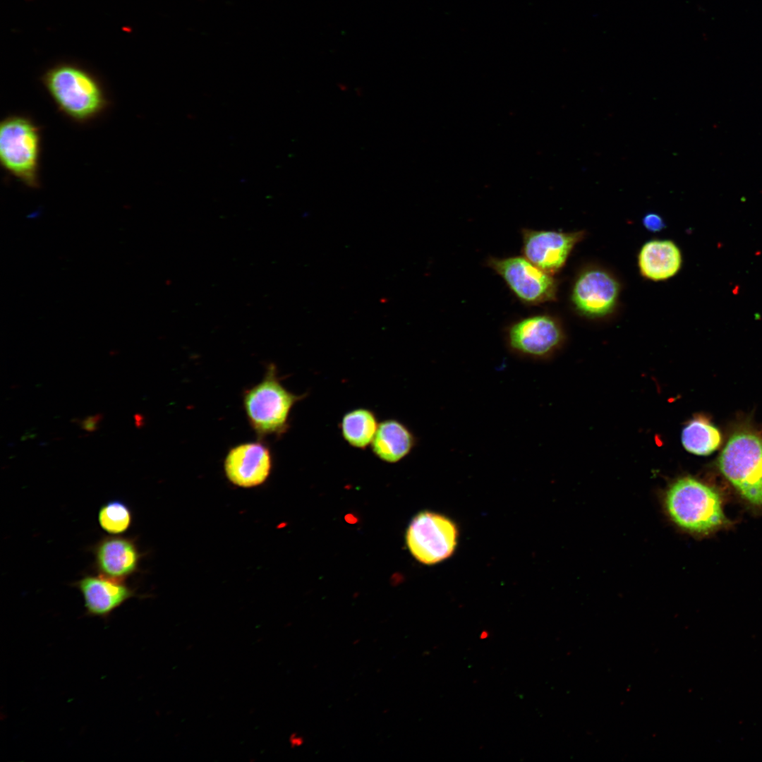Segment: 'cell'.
Segmentation results:
<instances>
[{"label": "cell", "mask_w": 762, "mask_h": 762, "mask_svg": "<svg viewBox=\"0 0 762 762\" xmlns=\"http://www.w3.org/2000/svg\"><path fill=\"white\" fill-rule=\"evenodd\" d=\"M41 81L57 109L75 123H89L109 107L100 80L78 65L58 64L44 73Z\"/></svg>", "instance_id": "cell-1"}, {"label": "cell", "mask_w": 762, "mask_h": 762, "mask_svg": "<svg viewBox=\"0 0 762 762\" xmlns=\"http://www.w3.org/2000/svg\"><path fill=\"white\" fill-rule=\"evenodd\" d=\"M663 504L671 521L689 532L706 533L725 520L716 491L691 477L673 481L665 492Z\"/></svg>", "instance_id": "cell-2"}, {"label": "cell", "mask_w": 762, "mask_h": 762, "mask_svg": "<svg viewBox=\"0 0 762 762\" xmlns=\"http://www.w3.org/2000/svg\"><path fill=\"white\" fill-rule=\"evenodd\" d=\"M41 129L32 119L11 114L1 121V165L8 174L32 189L41 186Z\"/></svg>", "instance_id": "cell-3"}, {"label": "cell", "mask_w": 762, "mask_h": 762, "mask_svg": "<svg viewBox=\"0 0 762 762\" xmlns=\"http://www.w3.org/2000/svg\"><path fill=\"white\" fill-rule=\"evenodd\" d=\"M303 397L286 389L277 375L276 366L270 364L262 380L243 396L248 422L258 438L284 433L288 428L291 409Z\"/></svg>", "instance_id": "cell-4"}, {"label": "cell", "mask_w": 762, "mask_h": 762, "mask_svg": "<svg viewBox=\"0 0 762 762\" xmlns=\"http://www.w3.org/2000/svg\"><path fill=\"white\" fill-rule=\"evenodd\" d=\"M719 468L750 502L762 507V438L749 431L734 433L722 451Z\"/></svg>", "instance_id": "cell-5"}, {"label": "cell", "mask_w": 762, "mask_h": 762, "mask_svg": "<svg viewBox=\"0 0 762 762\" xmlns=\"http://www.w3.org/2000/svg\"><path fill=\"white\" fill-rule=\"evenodd\" d=\"M505 339L512 354L524 359L544 361L562 347L564 332L556 318L548 314H537L509 325Z\"/></svg>", "instance_id": "cell-6"}, {"label": "cell", "mask_w": 762, "mask_h": 762, "mask_svg": "<svg viewBox=\"0 0 762 762\" xmlns=\"http://www.w3.org/2000/svg\"><path fill=\"white\" fill-rule=\"evenodd\" d=\"M454 522L445 515L423 512L411 521L406 532L407 546L413 556L425 564L449 558L458 541Z\"/></svg>", "instance_id": "cell-7"}, {"label": "cell", "mask_w": 762, "mask_h": 762, "mask_svg": "<svg viewBox=\"0 0 762 762\" xmlns=\"http://www.w3.org/2000/svg\"><path fill=\"white\" fill-rule=\"evenodd\" d=\"M487 265L503 279L524 303L538 305L556 299L557 282L552 274L539 268L524 255L490 257Z\"/></svg>", "instance_id": "cell-8"}, {"label": "cell", "mask_w": 762, "mask_h": 762, "mask_svg": "<svg viewBox=\"0 0 762 762\" xmlns=\"http://www.w3.org/2000/svg\"><path fill=\"white\" fill-rule=\"evenodd\" d=\"M619 294V284L611 274L591 268L582 272L576 279L571 299L580 314L598 318L614 310Z\"/></svg>", "instance_id": "cell-9"}, {"label": "cell", "mask_w": 762, "mask_h": 762, "mask_svg": "<svg viewBox=\"0 0 762 762\" xmlns=\"http://www.w3.org/2000/svg\"><path fill=\"white\" fill-rule=\"evenodd\" d=\"M584 234L582 231L562 232L524 229L522 253L535 265L553 274L564 265L574 247Z\"/></svg>", "instance_id": "cell-10"}, {"label": "cell", "mask_w": 762, "mask_h": 762, "mask_svg": "<svg viewBox=\"0 0 762 762\" xmlns=\"http://www.w3.org/2000/svg\"><path fill=\"white\" fill-rule=\"evenodd\" d=\"M269 448L260 442H244L231 447L224 461L227 479L234 485L250 488L262 485L272 469Z\"/></svg>", "instance_id": "cell-11"}, {"label": "cell", "mask_w": 762, "mask_h": 762, "mask_svg": "<svg viewBox=\"0 0 762 762\" xmlns=\"http://www.w3.org/2000/svg\"><path fill=\"white\" fill-rule=\"evenodd\" d=\"M93 567L105 577L125 581L138 571L142 554L134 538L106 536L91 547Z\"/></svg>", "instance_id": "cell-12"}, {"label": "cell", "mask_w": 762, "mask_h": 762, "mask_svg": "<svg viewBox=\"0 0 762 762\" xmlns=\"http://www.w3.org/2000/svg\"><path fill=\"white\" fill-rule=\"evenodd\" d=\"M80 592L85 615L107 619L111 613L130 598L136 596L134 588L125 583L102 575L86 574L73 583Z\"/></svg>", "instance_id": "cell-13"}, {"label": "cell", "mask_w": 762, "mask_h": 762, "mask_svg": "<svg viewBox=\"0 0 762 762\" xmlns=\"http://www.w3.org/2000/svg\"><path fill=\"white\" fill-rule=\"evenodd\" d=\"M682 253L670 240H651L643 245L638 265L643 277L652 281H663L674 277L680 270Z\"/></svg>", "instance_id": "cell-14"}, {"label": "cell", "mask_w": 762, "mask_h": 762, "mask_svg": "<svg viewBox=\"0 0 762 762\" xmlns=\"http://www.w3.org/2000/svg\"><path fill=\"white\" fill-rule=\"evenodd\" d=\"M416 444V437L404 424L387 419L379 423L370 447L382 461L397 463L406 456Z\"/></svg>", "instance_id": "cell-15"}, {"label": "cell", "mask_w": 762, "mask_h": 762, "mask_svg": "<svg viewBox=\"0 0 762 762\" xmlns=\"http://www.w3.org/2000/svg\"><path fill=\"white\" fill-rule=\"evenodd\" d=\"M378 425L376 416L372 411L358 408L344 414L340 429L342 437L350 446L364 449L370 446Z\"/></svg>", "instance_id": "cell-16"}, {"label": "cell", "mask_w": 762, "mask_h": 762, "mask_svg": "<svg viewBox=\"0 0 762 762\" xmlns=\"http://www.w3.org/2000/svg\"><path fill=\"white\" fill-rule=\"evenodd\" d=\"M721 441L719 431L706 418L691 420L683 429L682 442L688 452L708 455L715 451Z\"/></svg>", "instance_id": "cell-17"}, {"label": "cell", "mask_w": 762, "mask_h": 762, "mask_svg": "<svg viewBox=\"0 0 762 762\" xmlns=\"http://www.w3.org/2000/svg\"><path fill=\"white\" fill-rule=\"evenodd\" d=\"M97 521L103 531L109 534L119 535L130 528L133 514L126 503L119 500H112L99 507Z\"/></svg>", "instance_id": "cell-18"}, {"label": "cell", "mask_w": 762, "mask_h": 762, "mask_svg": "<svg viewBox=\"0 0 762 762\" xmlns=\"http://www.w3.org/2000/svg\"><path fill=\"white\" fill-rule=\"evenodd\" d=\"M103 418L101 413L92 416H86L83 419L73 418L72 421L77 423L83 430L87 433H93L98 429V424Z\"/></svg>", "instance_id": "cell-19"}, {"label": "cell", "mask_w": 762, "mask_h": 762, "mask_svg": "<svg viewBox=\"0 0 762 762\" xmlns=\"http://www.w3.org/2000/svg\"><path fill=\"white\" fill-rule=\"evenodd\" d=\"M642 222L644 227L651 232H659L665 227L663 218L656 213L646 214Z\"/></svg>", "instance_id": "cell-20"}, {"label": "cell", "mask_w": 762, "mask_h": 762, "mask_svg": "<svg viewBox=\"0 0 762 762\" xmlns=\"http://www.w3.org/2000/svg\"><path fill=\"white\" fill-rule=\"evenodd\" d=\"M289 739L291 747L294 749L299 748L305 743L304 737L301 734L296 732L291 734Z\"/></svg>", "instance_id": "cell-21"}]
</instances>
